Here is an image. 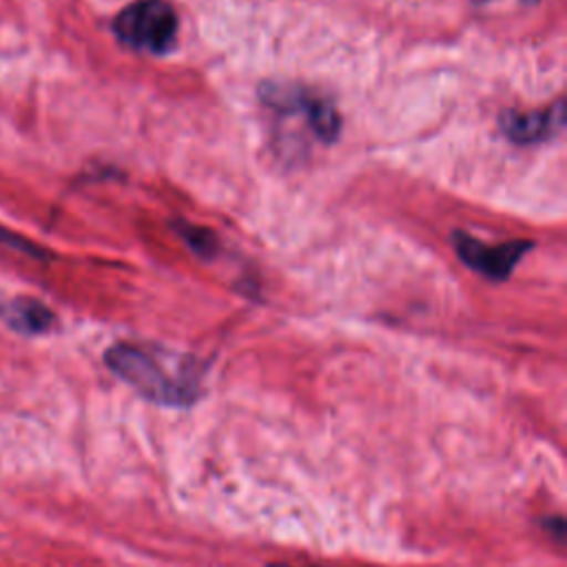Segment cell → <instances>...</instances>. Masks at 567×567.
Listing matches in <instances>:
<instances>
[{"label":"cell","instance_id":"277c9868","mask_svg":"<svg viewBox=\"0 0 567 567\" xmlns=\"http://www.w3.org/2000/svg\"><path fill=\"white\" fill-rule=\"evenodd\" d=\"M266 102L272 104V106H279V109H286V111H303L308 115V122L310 126L315 128V133L326 140V142H332L339 133V117H337V111L319 100V97H310L306 95L303 91L295 89L290 91L288 86H277V91L272 93L270 89H266L264 93Z\"/></svg>","mask_w":567,"mask_h":567},{"label":"cell","instance_id":"8992f818","mask_svg":"<svg viewBox=\"0 0 567 567\" xmlns=\"http://www.w3.org/2000/svg\"><path fill=\"white\" fill-rule=\"evenodd\" d=\"M563 124V104L556 102L554 109L532 111V113H505L501 120L503 133L516 144H534L549 137Z\"/></svg>","mask_w":567,"mask_h":567},{"label":"cell","instance_id":"7a4b0ae2","mask_svg":"<svg viewBox=\"0 0 567 567\" xmlns=\"http://www.w3.org/2000/svg\"><path fill=\"white\" fill-rule=\"evenodd\" d=\"M113 31L137 51L164 53L175 42L177 16L164 0H137L117 13Z\"/></svg>","mask_w":567,"mask_h":567},{"label":"cell","instance_id":"52a82bcc","mask_svg":"<svg viewBox=\"0 0 567 567\" xmlns=\"http://www.w3.org/2000/svg\"><path fill=\"white\" fill-rule=\"evenodd\" d=\"M0 246L9 248V250H16L20 255H27V257H33V259H47V250L35 246L33 241H29L27 237L18 235L16 230L11 228H4L0 226Z\"/></svg>","mask_w":567,"mask_h":567},{"label":"cell","instance_id":"5b68a950","mask_svg":"<svg viewBox=\"0 0 567 567\" xmlns=\"http://www.w3.org/2000/svg\"><path fill=\"white\" fill-rule=\"evenodd\" d=\"M0 319L13 332H20L27 337L44 334L55 326L53 310L44 306L40 299L27 297V295H16L0 301Z\"/></svg>","mask_w":567,"mask_h":567},{"label":"cell","instance_id":"3957f363","mask_svg":"<svg viewBox=\"0 0 567 567\" xmlns=\"http://www.w3.org/2000/svg\"><path fill=\"white\" fill-rule=\"evenodd\" d=\"M454 246L458 257L476 272L489 279H505L525 250L532 248L529 241H507L501 246H487L465 233L454 235Z\"/></svg>","mask_w":567,"mask_h":567},{"label":"cell","instance_id":"ba28073f","mask_svg":"<svg viewBox=\"0 0 567 567\" xmlns=\"http://www.w3.org/2000/svg\"><path fill=\"white\" fill-rule=\"evenodd\" d=\"M268 567H290V565H268Z\"/></svg>","mask_w":567,"mask_h":567},{"label":"cell","instance_id":"6da1fadb","mask_svg":"<svg viewBox=\"0 0 567 567\" xmlns=\"http://www.w3.org/2000/svg\"><path fill=\"white\" fill-rule=\"evenodd\" d=\"M104 363L111 372L159 405H190L197 399L195 374L188 370L173 374L157 354L142 346L115 343L104 352Z\"/></svg>","mask_w":567,"mask_h":567}]
</instances>
